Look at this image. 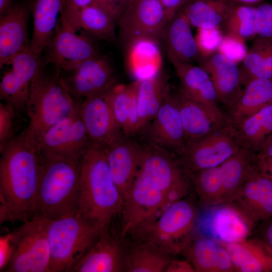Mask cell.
Returning <instances> with one entry per match:
<instances>
[{
	"label": "cell",
	"instance_id": "6da1fadb",
	"mask_svg": "<svg viewBox=\"0 0 272 272\" xmlns=\"http://www.w3.org/2000/svg\"><path fill=\"white\" fill-rule=\"evenodd\" d=\"M0 152L1 224L23 223L31 218L42 157L24 131Z\"/></svg>",
	"mask_w": 272,
	"mask_h": 272
},
{
	"label": "cell",
	"instance_id": "7a4b0ae2",
	"mask_svg": "<svg viewBox=\"0 0 272 272\" xmlns=\"http://www.w3.org/2000/svg\"><path fill=\"white\" fill-rule=\"evenodd\" d=\"M123 198L109 167L105 148L90 144L81 160L77 213L101 235L121 213Z\"/></svg>",
	"mask_w": 272,
	"mask_h": 272
},
{
	"label": "cell",
	"instance_id": "3957f363",
	"mask_svg": "<svg viewBox=\"0 0 272 272\" xmlns=\"http://www.w3.org/2000/svg\"><path fill=\"white\" fill-rule=\"evenodd\" d=\"M80 172L81 161L57 157H42L31 219L49 221L77 213Z\"/></svg>",
	"mask_w": 272,
	"mask_h": 272
},
{
	"label": "cell",
	"instance_id": "277c9868",
	"mask_svg": "<svg viewBox=\"0 0 272 272\" xmlns=\"http://www.w3.org/2000/svg\"><path fill=\"white\" fill-rule=\"evenodd\" d=\"M73 97L54 74L47 76L43 70L33 80L25 107L29 123L23 131L37 150L48 129L81 109Z\"/></svg>",
	"mask_w": 272,
	"mask_h": 272
},
{
	"label": "cell",
	"instance_id": "5b68a950",
	"mask_svg": "<svg viewBox=\"0 0 272 272\" xmlns=\"http://www.w3.org/2000/svg\"><path fill=\"white\" fill-rule=\"evenodd\" d=\"M49 272H73L101 234L80 214L47 222Z\"/></svg>",
	"mask_w": 272,
	"mask_h": 272
},
{
	"label": "cell",
	"instance_id": "8992f818",
	"mask_svg": "<svg viewBox=\"0 0 272 272\" xmlns=\"http://www.w3.org/2000/svg\"><path fill=\"white\" fill-rule=\"evenodd\" d=\"M47 222L32 218L12 230L6 237L8 258L1 271L49 272Z\"/></svg>",
	"mask_w": 272,
	"mask_h": 272
},
{
	"label": "cell",
	"instance_id": "52a82bcc",
	"mask_svg": "<svg viewBox=\"0 0 272 272\" xmlns=\"http://www.w3.org/2000/svg\"><path fill=\"white\" fill-rule=\"evenodd\" d=\"M170 206L156 185L139 169L123 198L121 237L131 233L143 235Z\"/></svg>",
	"mask_w": 272,
	"mask_h": 272
},
{
	"label": "cell",
	"instance_id": "ba28073f",
	"mask_svg": "<svg viewBox=\"0 0 272 272\" xmlns=\"http://www.w3.org/2000/svg\"><path fill=\"white\" fill-rule=\"evenodd\" d=\"M139 169L159 189L170 205L188 196L190 178L177 157L151 144L143 146Z\"/></svg>",
	"mask_w": 272,
	"mask_h": 272
},
{
	"label": "cell",
	"instance_id": "9c48e42d",
	"mask_svg": "<svg viewBox=\"0 0 272 272\" xmlns=\"http://www.w3.org/2000/svg\"><path fill=\"white\" fill-rule=\"evenodd\" d=\"M188 197L170 206L143 235L170 254L184 253L192 240L196 209Z\"/></svg>",
	"mask_w": 272,
	"mask_h": 272
},
{
	"label": "cell",
	"instance_id": "30bf717a",
	"mask_svg": "<svg viewBox=\"0 0 272 272\" xmlns=\"http://www.w3.org/2000/svg\"><path fill=\"white\" fill-rule=\"evenodd\" d=\"M242 147L230 123L200 139L186 143L177 157L187 173L220 166Z\"/></svg>",
	"mask_w": 272,
	"mask_h": 272
},
{
	"label": "cell",
	"instance_id": "8fae6325",
	"mask_svg": "<svg viewBox=\"0 0 272 272\" xmlns=\"http://www.w3.org/2000/svg\"><path fill=\"white\" fill-rule=\"evenodd\" d=\"M168 21L160 0H129L117 21L119 41L125 48L140 39L159 41Z\"/></svg>",
	"mask_w": 272,
	"mask_h": 272
},
{
	"label": "cell",
	"instance_id": "7c38bea8",
	"mask_svg": "<svg viewBox=\"0 0 272 272\" xmlns=\"http://www.w3.org/2000/svg\"><path fill=\"white\" fill-rule=\"evenodd\" d=\"M71 26L59 20L54 33L45 49V65L54 67V75L59 78L62 71L70 72L84 61L99 54L91 38L80 34Z\"/></svg>",
	"mask_w": 272,
	"mask_h": 272
},
{
	"label": "cell",
	"instance_id": "4fadbf2b",
	"mask_svg": "<svg viewBox=\"0 0 272 272\" xmlns=\"http://www.w3.org/2000/svg\"><path fill=\"white\" fill-rule=\"evenodd\" d=\"M90 144L80 109L48 129L38 150L42 157H57L79 162Z\"/></svg>",
	"mask_w": 272,
	"mask_h": 272
},
{
	"label": "cell",
	"instance_id": "5bb4252c",
	"mask_svg": "<svg viewBox=\"0 0 272 272\" xmlns=\"http://www.w3.org/2000/svg\"><path fill=\"white\" fill-rule=\"evenodd\" d=\"M225 206L239 213L252 232L260 223L272 216V180L255 164L238 191Z\"/></svg>",
	"mask_w": 272,
	"mask_h": 272
},
{
	"label": "cell",
	"instance_id": "9a60e30c",
	"mask_svg": "<svg viewBox=\"0 0 272 272\" xmlns=\"http://www.w3.org/2000/svg\"><path fill=\"white\" fill-rule=\"evenodd\" d=\"M4 73L0 83V97L11 106L17 113L25 109L31 83L45 65L40 55L28 49L15 55Z\"/></svg>",
	"mask_w": 272,
	"mask_h": 272
},
{
	"label": "cell",
	"instance_id": "2e32d148",
	"mask_svg": "<svg viewBox=\"0 0 272 272\" xmlns=\"http://www.w3.org/2000/svg\"><path fill=\"white\" fill-rule=\"evenodd\" d=\"M149 144L164 149L177 157L183 152L186 142L183 126L171 90L156 115L142 131Z\"/></svg>",
	"mask_w": 272,
	"mask_h": 272
},
{
	"label": "cell",
	"instance_id": "e0dca14e",
	"mask_svg": "<svg viewBox=\"0 0 272 272\" xmlns=\"http://www.w3.org/2000/svg\"><path fill=\"white\" fill-rule=\"evenodd\" d=\"M107 90L86 98L81 108L90 143L105 148L124 135L116 122Z\"/></svg>",
	"mask_w": 272,
	"mask_h": 272
},
{
	"label": "cell",
	"instance_id": "ac0fdd59",
	"mask_svg": "<svg viewBox=\"0 0 272 272\" xmlns=\"http://www.w3.org/2000/svg\"><path fill=\"white\" fill-rule=\"evenodd\" d=\"M66 80L61 79L70 93L85 98L104 92L115 84L114 72L107 58L99 54L79 64Z\"/></svg>",
	"mask_w": 272,
	"mask_h": 272
},
{
	"label": "cell",
	"instance_id": "d6986e66",
	"mask_svg": "<svg viewBox=\"0 0 272 272\" xmlns=\"http://www.w3.org/2000/svg\"><path fill=\"white\" fill-rule=\"evenodd\" d=\"M29 9L17 3L0 15V66L8 65L15 55L31 49L28 37Z\"/></svg>",
	"mask_w": 272,
	"mask_h": 272
},
{
	"label": "cell",
	"instance_id": "ffe728a7",
	"mask_svg": "<svg viewBox=\"0 0 272 272\" xmlns=\"http://www.w3.org/2000/svg\"><path fill=\"white\" fill-rule=\"evenodd\" d=\"M174 95L186 143L206 136L229 123L226 113L222 111L190 99L179 91Z\"/></svg>",
	"mask_w": 272,
	"mask_h": 272
},
{
	"label": "cell",
	"instance_id": "44dd1931",
	"mask_svg": "<svg viewBox=\"0 0 272 272\" xmlns=\"http://www.w3.org/2000/svg\"><path fill=\"white\" fill-rule=\"evenodd\" d=\"M142 149L143 146L125 135L105 148L111 175L123 198L139 169Z\"/></svg>",
	"mask_w": 272,
	"mask_h": 272
},
{
	"label": "cell",
	"instance_id": "7402d4cb",
	"mask_svg": "<svg viewBox=\"0 0 272 272\" xmlns=\"http://www.w3.org/2000/svg\"><path fill=\"white\" fill-rule=\"evenodd\" d=\"M196 61L210 76L218 102L227 109L233 106L242 90L238 63L219 52L206 56L200 55Z\"/></svg>",
	"mask_w": 272,
	"mask_h": 272
},
{
	"label": "cell",
	"instance_id": "603a6c76",
	"mask_svg": "<svg viewBox=\"0 0 272 272\" xmlns=\"http://www.w3.org/2000/svg\"><path fill=\"white\" fill-rule=\"evenodd\" d=\"M191 24L180 9L166 25L161 39L168 57L173 65L192 63L200 54Z\"/></svg>",
	"mask_w": 272,
	"mask_h": 272
},
{
	"label": "cell",
	"instance_id": "cb8c5ba5",
	"mask_svg": "<svg viewBox=\"0 0 272 272\" xmlns=\"http://www.w3.org/2000/svg\"><path fill=\"white\" fill-rule=\"evenodd\" d=\"M207 237L227 244L249 237L252 229L236 211L225 205L208 208Z\"/></svg>",
	"mask_w": 272,
	"mask_h": 272
},
{
	"label": "cell",
	"instance_id": "d4e9b609",
	"mask_svg": "<svg viewBox=\"0 0 272 272\" xmlns=\"http://www.w3.org/2000/svg\"><path fill=\"white\" fill-rule=\"evenodd\" d=\"M180 81L179 91L185 97L216 111L222 110L216 91L209 74L192 63L173 65Z\"/></svg>",
	"mask_w": 272,
	"mask_h": 272
},
{
	"label": "cell",
	"instance_id": "484cf974",
	"mask_svg": "<svg viewBox=\"0 0 272 272\" xmlns=\"http://www.w3.org/2000/svg\"><path fill=\"white\" fill-rule=\"evenodd\" d=\"M122 251L109 231L101 235L73 272H117L123 271Z\"/></svg>",
	"mask_w": 272,
	"mask_h": 272
},
{
	"label": "cell",
	"instance_id": "4316f807",
	"mask_svg": "<svg viewBox=\"0 0 272 272\" xmlns=\"http://www.w3.org/2000/svg\"><path fill=\"white\" fill-rule=\"evenodd\" d=\"M272 104V80L254 79L248 82L235 103L226 113L228 122L235 126Z\"/></svg>",
	"mask_w": 272,
	"mask_h": 272
},
{
	"label": "cell",
	"instance_id": "83f0119b",
	"mask_svg": "<svg viewBox=\"0 0 272 272\" xmlns=\"http://www.w3.org/2000/svg\"><path fill=\"white\" fill-rule=\"evenodd\" d=\"M184 252L188 256L195 271H235L226 248L210 238L203 237L192 240Z\"/></svg>",
	"mask_w": 272,
	"mask_h": 272
},
{
	"label": "cell",
	"instance_id": "f1b7e54d",
	"mask_svg": "<svg viewBox=\"0 0 272 272\" xmlns=\"http://www.w3.org/2000/svg\"><path fill=\"white\" fill-rule=\"evenodd\" d=\"M63 0H34L32 6L33 33L31 50L40 55L53 35Z\"/></svg>",
	"mask_w": 272,
	"mask_h": 272
},
{
	"label": "cell",
	"instance_id": "f546056e",
	"mask_svg": "<svg viewBox=\"0 0 272 272\" xmlns=\"http://www.w3.org/2000/svg\"><path fill=\"white\" fill-rule=\"evenodd\" d=\"M235 270L241 272L272 271V252L258 241L247 238L226 245Z\"/></svg>",
	"mask_w": 272,
	"mask_h": 272
},
{
	"label": "cell",
	"instance_id": "4dcf8cb0",
	"mask_svg": "<svg viewBox=\"0 0 272 272\" xmlns=\"http://www.w3.org/2000/svg\"><path fill=\"white\" fill-rule=\"evenodd\" d=\"M170 90L167 75L160 72L155 76L139 81L137 102L139 133L157 114Z\"/></svg>",
	"mask_w": 272,
	"mask_h": 272
},
{
	"label": "cell",
	"instance_id": "1f68e13d",
	"mask_svg": "<svg viewBox=\"0 0 272 272\" xmlns=\"http://www.w3.org/2000/svg\"><path fill=\"white\" fill-rule=\"evenodd\" d=\"M256 153L242 147L220 165L222 195L221 205H226L234 197L255 164Z\"/></svg>",
	"mask_w": 272,
	"mask_h": 272
},
{
	"label": "cell",
	"instance_id": "d6a6232c",
	"mask_svg": "<svg viewBox=\"0 0 272 272\" xmlns=\"http://www.w3.org/2000/svg\"><path fill=\"white\" fill-rule=\"evenodd\" d=\"M239 71L242 85L254 79L272 80V38L256 36Z\"/></svg>",
	"mask_w": 272,
	"mask_h": 272
},
{
	"label": "cell",
	"instance_id": "836d02e7",
	"mask_svg": "<svg viewBox=\"0 0 272 272\" xmlns=\"http://www.w3.org/2000/svg\"><path fill=\"white\" fill-rule=\"evenodd\" d=\"M235 4L228 0H189L181 10L191 26L212 28L221 27Z\"/></svg>",
	"mask_w": 272,
	"mask_h": 272
},
{
	"label": "cell",
	"instance_id": "e575fe53",
	"mask_svg": "<svg viewBox=\"0 0 272 272\" xmlns=\"http://www.w3.org/2000/svg\"><path fill=\"white\" fill-rule=\"evenodd\" d=\"M158 42L151 39H140L126 48L128 66L138 81L150 78L148 70L152 77L160 72L161 57Z\"/></svg>",
	"mask_w": 272,
	"mask_h": 272
},
{
	"label": "cell",
	"instance_id": "d590c367",
	"mask_svg": "<svg viewBox=\"0 0 272 272\" xmlns=\"http://www.w3.org/2000/svg\"><path fill=\"white\" fill-rule=\"evenodd\" d=\"M233 127L242 147L256 153L272 134V104Z\"/></svg>",
	"mask_w": 272,
	"mask_h": 272
},
{
	"label": "cell",
	"instance_id": "8d00e7d4",
	"mask_svg": "<svg viewBox=\"0 0 272 272\" xmlns=\"http://www.w3.org/2000/svg\"><path fill=\"white\" fill-rule=\"evenodd\" d=\"M199 205L203 208L221 205L222 182L220 166L188 173Z\"/></svg>",
	"mask_w": 272,
	"mask_h": 272
},
{
	"label": "cell",
	"instance_id": "74e56055",
	"mask_svg": "<svg viewBox=\"0 0 272 272\" xmlns=\"http://www.w3.org/2000/svg\"><path fill=\"white\" fill-rule=\"evenodd\" d=\"M170 255L156 244L147 241L130 251L125 267L130 272L164 271L171 260Z\"/></svg>",
	"mask_w": 272,
	"mask_h": 272
},
{
	"label": "cell",
	"instance_id": "f35d334b",
	"mask_svg": "<svg viewBox=\"0 0 272 272\" xmlns=\"http://www.w3.org/2000/svg\"><path fill=\"white\" fill-rule=\"evenodd\" d=\"M115 21L103 9L94 3L80 13L77 20L78 29L98 39L111 43L117 42Z\"/></svg>",
	"mask_w": 272,
	"mask_h": 272
},
{
	"label": "cell",
	"instance_id": "ab89813d",
	"mask_svg": "<svg viewBox=\"0 0 272 272\" xmlns=\"http://www.w3.org/2000/svg\"><path fill=\"white\" fill-rule=\"evenodd\" d=\"M256 22V6L235 4L221 28L224 34H232L249 40L257 36Z\"/></svg>",
	"mask_w": 272,
	"mask_h": 272
},
{
	"label": "cell",
	"instance_id": "60d3db41",
	"mask_svg": "<svg viewBox=\"0 0 272 272\" xmlns=\"http://www.w3.org/2000/svg\"><path fill=\"white\" fill-rule=\"evenodd\" d=\"M139 81L128 84H115L107 94L116 122L122 133L125 128L131 98L138 87Z\"/></svg>",
	"mask_w": 272,
	"mask_h": 272
},
{
	"label": "cell",
	"instance_id": "b9f144b4",
	"mask_svg": "<svg viewBox=\"0 0 272 272\" xmlns=\"http://www.w3.org/2000/svg\"><path fill=\"white\" fill-rule=\"evenodd\" d=\"M224 36L220 27L197 28L194 38L200 56H209L218 52Z\"/></svg>",
	"mask_w": 272,
	"mask_h": 272
},
{
	"label": "cell",
	"instance_id": "7bdbcfd3",
	"mask_svg": "<svg viewBox=\"0 0 272 272\" xmlns=\"http://www.w3.org/2000/svg\"><path fill=\"white\" fill-rule=\"evenodd\" d=\"M246 40L232 34H224L219 47V53L236 63L242 62L247 52Z\"/></svg>",
	"mask_w": 272,
	"mask_h": 272
},
{
	"label": "cell",
	"instance_id": "ee69618b",
	"mask_svg": "<svg viewBox=\"0 0 272 272\" xmlns=\"http://www.w3.org/2000/svg\"><path fill=\"white\" fill-rule=\"evenodd\" d=\"M18 114L10 105L0 104V151L14 136V122Z\"/></svg>",
	"mask_w": 272,
	"mask_h": 272
},
{
	"label": "cell",
	"instance_id": "f6af8a7d",
	"mask_svg": "<svg viewBox=\"0 0 272 272\" xmlns=\"http://www.w3.org/2000/svg\"><path fill=\"white\" fill-rule=\"evenodd\" d=\"M95 0H63L59 20L71 26L77 31V20L80 13Z\"/></svg>",
	"mask_w": 272,
	"mask_h": 272
},
{
	"label": "cell",
	"instance_id": "bcb514c9",
	"mask_svg": "<svg viewBox=\"0 0 272 272\" xmlns=\"http://www.w3.org/2000/svg\"><path fill=\"white\" fill-rule=\"evenodd\" d=\"M257 36L272 38V3L256 6Z\"/></svg>",
	"mask_w": 272,
	"mask_h": 272
},
{
	"label": "cell",
	"instance_id": "7dc6e473",
	"mask_svg": "<svg viewBox=\"0 0 272 272\" xmlns=\"http://www.w3.org/2000/svg\"><path fill=\"white\" fill-rule=\"evenodd\" d=\"M129 0H95L94 3L117 22Z\"/></svg>",
	"mask_w": 272,
	"mask_h": 272
},
{
	"label": "cell",
	"instance_id": "c3c4849f",
	"mask_svg": "<svg viewBox=\"0 0 272 272\" xmlns=\"http://www.w3.org/2000/svg\"><path fill=\"white\" fill-rule=\"evenodd\" d=\"M254 230L256 235L254 239L272 252V216L260 223Z\"/></svg>",
	"mask_w": 272,
	"mask_h": 272
},
{
	"label": "cell",
	"instance_id": "681fc988",
	"mask_svg": "<svg viewBox=\"0 0 272 272\" xmlns=\"http://www.w3.org/2000/svg\"><path fill=\"white\" fill-rule=\"evenodd\" d=\"M255 164L263 175L272 180V156H260L256 154Z\"/></svg>",
	"mask_w": 272,
	"mask_h": 272
},
{
	"label": "cell",
	"instance_id": "f907efd6",
	"mask_svg": "<svg viewBox=\"0 0 272 272\" xmlns=\"http://www.w3.org/2000/svg\"><path fill=\"white\" fill-rule=\"evenodd\" d=\"M189 0H160L168 21L171 20Z\"/></svg>",
	"mask_w": 272,
	"mask_h": 272
},
{
	"label": "cell",
	"instance_id": "816d5d0a",
	"mask_svg": "<svg viewBox=\"0 0 272 272\" xmlns=\"http://www.w3.org/2000/svg\"><path fill=\"white\" fill-rule=\"evenodd\" d=\"M165 272H194L195 271L191 263L182 260H171L166 266Z\"/></svg>",
	"mask_w": 272,
	"mask_h": 272
},
{
	"label": "cell",
	"instance_id": "f5cc1de1",
	"mask_svg": "<svg viewBox=\"0 0 272 272\" xmlns=\"http://www.w3.org/2000/svg\"><path fill=\"white\" fill-rule=\"evenodd\" d=\"M256 154L260 156H272V134L267 138Z\"/></svg>",
	"mask_w": 272,
	"mask_h": 272
},
{
	"label": "cell",
	"instance_id": "db71d44e",
	"mask_svg": "<svg viewBox=\"0 0 272 272\" xmlns=\"http://www.w3.org/2000/svg\"><path fill=\"white\" fill-rule=\"evenodd\" d=\"M14 0H0V15L7 12L13 5Z\"/></svg>",
	"mask_w": 272,
	"mask_h": 272
},
{
	"label": "cell",
	"instance_id": "11a10c76",
	"mask_svg": "<svg viewBox=\"0 0 272 272\" xmlns=\"http://www.w3.org/2000/svg\"><path fill=\"white\" fill-rule=\"evenodd\" d=\"M231 2L239 4H246V5H254L255 4L259 3L264 0H228Z\"/></svg>",
	"mask_w": 272,
	"mask_h": 272
}]
</instances>
